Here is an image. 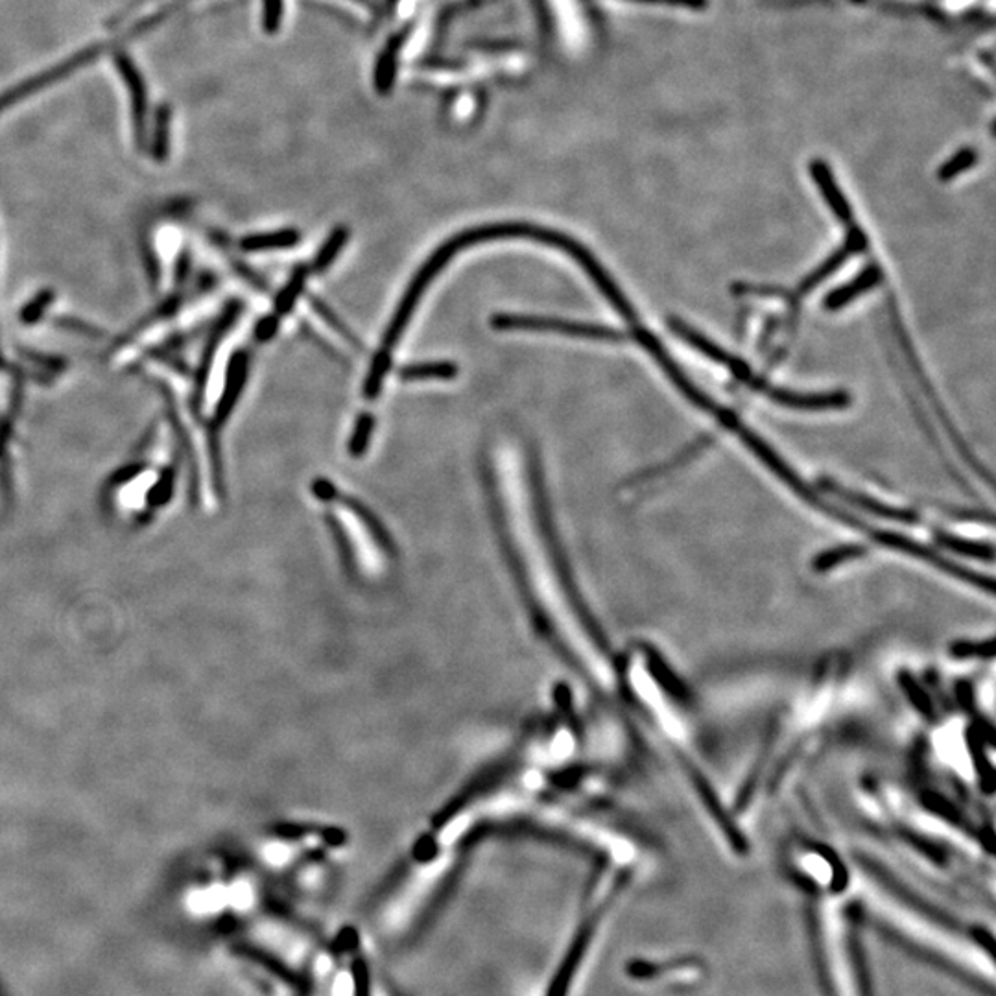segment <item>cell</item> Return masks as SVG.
<instances>
[{
    "label": "cell",
    "mask_w": 996,
    "mask_h": 996,
    "mask_svg": "<svg viewBox=\"0 0 996 996\" xmlns=\"http://www.w3.org/2000/svg\"><path fill=\"white\" fill-rule=\"evenodd\" d=\"M821 956L830 996H869L853 932H849V920H842L840 913L825 917Z\"/></svg>",
    "instance_id": "1"
},
{
    "label": "cell",
    "mask_w": 996,
    "mask_h": 996,
    "mask_svg": "<svg viewBox=\"0 0 996 996\" xmlns=\"http://www.w3.org/2000/svg\"><path fill=\"white\" fill-rule=\"evenodd\" d=\"M491 325L497 331L561 332V334L598 340V342H622L626 339L622 332L612 329V327L545 318V316L497 315L493 316Z\"/></svg>",
    "instance_id": "2"
},
{
    "label": "cell",
    "mask_w": 996,
    "mask_h": 996,
    "mask_svg": "<svg viewBox=\"0 0 996 996\" xmlns=\"http://www.w3.org/2000/svg\"><path fill=\"white\" fill-rule=\"evenodd\" d=\"M115 66L119 69L120 78L124 80L130 91L131 98V122H133V135L139 149H146L149 144V93H146V83L135 63L130 58V54H115Z\"/></svg>",
    "instance_id": "3"
},
{
    "label": "cell",
    "mask_w": 996,
    "mask_h": 996,
    "mask_svg": "<svg viewBox=\"0 0 996 996\" xmlns=\"http://www.w3.org/2000/svg\"><path fill=\"white\" fill-rule=\"evenodd\" d=\"M760 392H764L773 403L795 410H840L847 408L851 395L847 392L799 393L775 388L766 382Z\"/></svg>",
    "instance_id": "4"
},
{
    "label": "cell",
    "mask_w": 996,
    "mask_h": 996,
    "mask_svg": "<svg viewBox=\"0 0 996 996\" xmlns=\"http://www.w3.org/2000/svg\"><path fill=\"white\" fill-rule=\"evenodd\" d=\"M818 486L821 487L823 491L838 495V497L847 500L851 505L858 506L862 510L872 511L875 515L884 517V519L904 522V524H915V522H920V517L915 515L913 511L899 510V508H891V506L882 505V502H877L875 498L866 497V495H861V493L851 491L847 487H842L838 482L830 481V478H819Z\"/></svg>",
    "instance_id": "5"
},
{
    "label": "cell",
    "mask_w": 996,
    "mask_h": 996,
    "mask_svg": "<svg viewBox=\"0 0 996 996\" xmlns=\"http://www.w3.org/2000/svg\"><path fill=\"white\" fill-rule=\"evenodd\" d=\"M880 280H882L880 266L869 264L851 283L830 292L829 296L825 297V309L830 310V312L842 310L843 307H847L849 303H853L856 297L873 290L880 283Z\"/></svg>",
    "instance_id": "6"
},
{
    "label": "cell",
    "mask_w": 996,
    "mask_h": 996,
    "mask_svg": "<svg viewBox=\"0 0 996 996\" xmlns=\"http://www.w3.org/2000/svg\"><path fill=\"white\" fill-rule=\"evenodd\" d=\"M810 176H813L814 183L818 185V189L821 190L825 202L829 203L830 211L837 214L842 222L851 218L853 216L851 205H849L847 198L843 197L837 179L830 173L829 165L823 159H814L810 163Z\"/></svg>",
    "instance_id": "7"
},
{
    "label": "cell",
    "mask_w": 996,
    "mask_h": 996,
    "mask_svg": "<svg viewBox=\"0 0 996 996\" xmlns=\"http://www.w3.org/2000/svg\"><path fill=\"white\" fill-rule=\"evenodd\" d=\"M248 363V353L238 351L237 355L233 356L232 366H229V380H227L226 392H224V395L220 399L218 410H216V414H214L216 430L227 422V417L232 415V410L235 408V404H237L238 395H240L244 384H246Z\"/></svg>",
    "instance_id": "8"
},
{
    "label": "cell",
    "mask_w": 996,
    "mask_h": 996,
    "mask_svg": "<svg viewBox=\"0 0 996 996\" xmlns=\"http://www.w3.org/2000/svg\"><path fill=\"white\" fill-rule=\"evenodd\" d=\"M671 323L672 331L676 332L679 339L685 340L690 347H695L696 351H700L701 355L711 358L712 363L725 364L730 363L731 355L727 351L722 349L720 345L714 344L711 340L700 334V332L692 329V327L687 325L685 321L677 320V318H671L668 320Z\"/></svg>",
    "instance_id": "9"
},
{
    "label": "cell",
    "mask_w": 996,
    "mask_h": 996,
    "mask_svg": "<svg viewBox=\"0 0 996 996\" xmlns=\"http://www.w3.org/2000/svg\"><path fill=\"white\" fill-rule=\"evenodd\" d=\"M170 126H173V107L168 104H161L155 109L154 133H152V146H150L154 159L159 163H163L170 152Z\"/></svg>",
    "instance_id": "10"
},
{
    "label": "cell",
    "mask_w": 996,
    "mask_h": 996,
    "mask_svg": "<svg viewBox=\"0 0 996 996\" xmlns=\"http://www.w3.org/2000/svg\"><path fill=\"white\" fill-rule=\"evenodd\" d=\"M458 375V366L452 363H423V364H412V366H406V368L399 371V377L403 380H408V382H415V380H428V379H454Z\"/></svg>",
    "instance_id": "11"
},
{
    "label": "cell",
    "mask_w": 996,
    "mask_h": 996,
    "mask_svg": "<svg viewBox=\"0 0 996 996\" xmlns=\"http://www.w3.org/2000/svg\"><path fill=\"white\" fill-rule=\"evenodd\" d=\"M309 273L310 266H307V264H299V266L292 272L290 281H288L285 288L280 292L277 301H275V315L280 316V318L294 309L297 297L301 296L303 288H305V283H307Z\"/></svg>",
    "instance_id": "12"
},
{
    "label": "cell",
    "mask_w": 996,
    "mask_h": 996,
    "mask_svg": "<svg viewBox=\"0 0 996 996\" xmlns=\"http://www.w3.org/2000/svg\"><path fill=\"white\" fill-rule=\"evenodd\" d=\"M299 242V233L294 229L285 232L266 233V235H253L242 240V249L246 251H266V249L292 248Z\"/></svg>",
    "instance_id": "13"
},
{
    "label": "cell",
    "mask_w": 996,
    "mask_h": 996,
    "mask_svg": "<svg viewBox=\"0 0 996 996\" xmlns=\"http://www.w3.org/2000/svg\"><path fill=\"white\" fill-rule=\"evenodd\" d=\"M347 240H349V232L345 227H340V229L332 233L329 240L323 244V248L320 249V253L316 256L315 262L310 266V272H325L327 268L331 266L332 261L340 256V249L344 248Z\"/></svg>",
    "instance_id": "14"
},
{
    "label": "cell",
    "mask_w": 996,
    "mask_h": 996,
    "mask_svg": "<svg viewBox=\"0 0 996 996\" xmlns=\"http://www.w3.org/2000/svg\"><path fill=\"white\" fill-rule=\"evenodd\" d=\"M979 161V154L974 152L973 149H961L958 154L952 155L947 163H945L941 168H939V179L941 181H950V179L958 178L960 174L967 173L969 168H973Z\"/></svg>",
    "instance_id": "15"
},
{
    "label": "cell",
    "mask_w": 996,
    "mask_h": 996,
    "mask_svg": "<svg viewBox=\"0 0 996 996\" xmlns=\"http://www.w3.org/2000/svg\"><path fill=\"white\" fill-rule=\"evenodd\" d=\"M375 417L371 414H364L356 422L355 432L351 438L349 452L353 456H363L369 446V439L374 434Z\"/></svg>",
    "instance_id": "16"
},
{
    "label": "cell",
    "mask_w": 996,
    "mask_h": 996,
    "mask_svg": "<svg viewBox=\"0 0 996 996\" xmlns=\"http://www.w3.org/2000/svg\"><path fill=\"white\" fill-rule=\"evenodd\" d=\"M283 15V0H264V26L268 32L277 31Z\"/></svg>",
    "instance_id": "17"
},
{
    "label": "cell",
    "mask_w": 996,
    "mask_h": 996,
    "mask_svg": "<svg viewBox=\"0 0 996 996\" xmlns=\"http://www.w3.org/2000/svg\"><path fill=\"white\" fill-rule=\"evenodd\" d=\"M280 321L281 318L277 315L268 316L266 320H262L261 325L257 327V339L261 340V342H268V340L272 339L275 331H277V327H280Z\"/></svg>",
    "instance_id": "18"
},
{
    "label": "cell",
    "mask_w": 996,
    "mask_h": 996,
    "mask_svg": "<svg viewBox=\"0 0 996 996\" xmlns=\"http://www.w3.org/2000/svg\"><path fill=\"white\" fill-rule=\"evenodd\" d=\"M639 2H653V4H668V7L695 8V10H700V8H706V4H707V0H639Z\"/></svg>",
    "instance_id": "19"
}]
</instances>
